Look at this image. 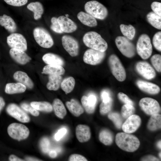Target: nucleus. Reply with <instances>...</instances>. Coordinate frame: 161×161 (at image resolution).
<instances>
[{"label": "nucleus", "instance_id": "obj_1", "mask_svg": "<svg viewBox=\"0 0 161 161\" xmlns=\"http://www.w3.org/2000/svg\"><path fill=\"white\" fill-rule=\"evenodd\" d=\"M115 142L120 148L129 152H133L136 150L140 144L139 139L136 137L125 132L117 134Z\"/></svg>", "mask_w": 161, "mask_h": 161}, {"label": "nucleus", "instance_id": "obj_2", "mask_svg": "<svg viewBox=\"0 0 161 161\" xmlns=\"http://www.w3.org/2000/svg\"><path fill=\"white\" fill-rule=\"evenodd\" d=\"M83 41L85 45L90 49L105 52L108 48V44L101 35L96 32L91 31L84 35Z\"/></svg>", "mask_w": 161, "mask_h": 161}, {"label": "nucleus", "instance_id": "obj_3", "mask_svg": "<svg viewBox=\"0 0 161 161\" xmlns=\"http://www.w3.org/2000/svg\"><path fill=\"white\" fill-rule=\"evenodd\" d=\"M86 12L95 18L100 20L105 19L108 15L107 8L102 4L95 0L88 1L84 5Z\"/></svg>", "mask_w": 161, "mask_h": 161}, {"label": "nucleus", "instance_id": "obj_4", "mask_svg": "<svg viewBox=\"0 0 161 161\" xmlns=\"http://www.w3.org/2000/svg\"><path fill=\"white\" fill-rule=\"evenodd\" d=\"M33 35L35 40L41 47L49 48L52 46L54 41L48 31L44 28L37 27L33 30Z\"/></svg>", "mask_w": 161, "mask_h": 161}, {"label": "nucleus", "instance_id": "obj_5", "mask_svg": "<svg viewBox=\"0 0 161 161\" xmlns=\"http://www.w3.org/2000/svg\"><path fill=\"white\" fill-rule=\"evenodd\" d=\"M138 54L143 59L148 58L152 52V47L149 36L143 34L139 37L136 46Z\"/></svg>", "mask_w": 161, "mask_h": 161}, {"label": "nucleus", "instance_id": "obj_6", "mask_svg": "<svg viewBox=\"0 0 161 161\" xmlns=\"http://www.w3.org/2000/svg\"><path fill=\"white\" fill-rule=\"evenodd\" d=\"M108 63L114 76L119 81H124L126 77V71L117 56L114 54L110 55L109 58Z\"/></svg>", "mask_w": 161, "mask_h": 161}, {"label": "nucleus", "instance_id": "obj_7", "mask_svg": "<svg viewBox=\"0 0 161 161\" xmlns=\"http://www.w3.org/2000/svg\"><path fill=\"white\" fill-rule=\"evenodd\" d=\"M9 135L13 139L20 140L26 139L29 136L30 131L24 125L19 123H13L7 128Z\"/></svg>", "mask_w": 161, "mask_h": 161}, {"label": "nucleus", "instance_id": "obj_8", "mask_svg": "<svg viewBox=\"0 0 161 161\" xmlns=\"http://www.w3.org/2000/svg\"><path fill=\"white\" fill-rule=\"evenodd\" d=\"M116 45L120 52L128 58L134 56L135 53L134 45L128 39L123 36H118L115 40Z\"/></svg>", "mask_w": 161, "mask_h": 161}, {"label": "nucleus", "instance_id": "obj_9", "mask_svg": "<svg viewBox=\"0 0 161 161\" xmlns=\"http://www.w3.org/2000/svg\"><path fill=\"white\" fill-rule=\"evenodd\" d=\"M105 52L89 49L85 52L83 57L84 62L88 64L96 65L101 63L105 56Z\"/></svg>", "mask_w": 161, "mask_h": 161}, {"label": "nucleus", "instance_id": "obj_10", "mask_svg": "<svg viewBox=\"0 0 161 161\" xmlns=\"http://www.w3.org/2000/svg\"><path fill=\"white\" fill-rule=\"evenodd\" d=\"M139 105L142 109L149 115L158 113L160 111L158 102L151 98L146 97L141 99L139 101Z\"/></svg>", "mask_w": 161, "mask_h": 161}, {"label": "nucleus", "instance_id": "obj_11", "mask_svg": "<svg viewBox=\"0 0 161 161\" xmlns=\"http://www.w3.org/2000/svg\"><path fill=\"white\" fill-rule=\"evenodd\" d=\"M7 43L11 48L16 49L24 51L27 49V41L22 34L13 33L7 37Z\"/></svg>", "mask_w": 161, "mask_h": 161}, {"label": "nucleus", "instance_id": "obj_12", "mask_svg": "<svg viewBox=\"0 0 161 161\" xmlns=\"http://www.w3.org/2000/svg\"><path fill=\"white\" fill-rule=\"evenodd\" d=\"M61 41L64 48L71 56L75 57L78 55L79 45L74 37L69 35H64L62 37Z\"/></svg>", "mask_w": 161, "mask_h": 161}, {"label": "nucleus", "instance_id": "obj_13", "mask_svg": "<svg viewBox=\"0 0 161 161\" xmlns=\"http://www.w3.org/2000/svg\"><path fill=\"white\" fill-rule=\"evenodd\" d=\"M7 113L11 116L22 123H27L30 118L27 114L17 105L9 104L6 109Z\"/></svg>", "mask_w": 161, "mask_h": 161}, {"label": "nucleus", "instance_id": "obj_14", "mask_svg": "<svg viewBox=\"0 0 161 161\" xmlns=\"http://www.w3.org/2000/svg\"><path fill=\"white\" fill-rule=\"evenodd\" d=\"M135 67L137 72L145 79L151 80L156 76V72L154 69L146 62H138L137 63Z\"/></svg>", "mask_w": 161, "mask_h": 161}, {"label": "nucleus", "instance_id": "obj_15", "mask_svg": "<svg viewBox=\"0 0 161 161\" xmlns=\"http://www.w3.org/2000/svg\"><path fill=\"white\" fill-rule=\"evenodd\" d=\"M141 119L138 115L133 114L127 118L123 124L122 129L124 132L128 133L134 132L140 125Z\"/></svg>", "mask_w": 161, "mask_h": 161}, {"label": "nucleus", "instance_id": "obj_16", "mask_svg": "<svg viewBox=\"0 0 161 161\" xmlns=\"http://www.w3.org/2000/svg\"><path fill=\"white\" fill-rule=\"evenodd\" d=\"M61 30L63 32L70 33L75 31L78 28L76 24L72 20L64 16L57 18Z\"/></svg>", "mask_w": 161, "mask_h": 161}, {"label": "nucleus", "instance_id": "obj_17", "mask_svg": "<svg viewBox=\"0 0 161 161\" xmlns=\"http://www.w3.org/2000/svg\"><path fill=\"white\" fill-rule=\"evenodd\" d=\"M75 134L78 141L80 143H84L88 141L91 136L89 127L87 126L79 124L76 127Z\"/></svg>", "mask_w": 161, "mask_h": 161}, {"label": "nucleus", "instance_id": "obj_18", "mask_svg": "<svg viewBox=\"0 0 161 161\" xmlns=\"http://www.w3.org/2000/svg\"><path fill=\"white\" fill-rule=\"evenodd\" d=\"M9 53L11 57L15 61L21 64H27L31 59L24 51L20 49L11 48Z\"/></svg>", "mask_w": 161, "mask_h": 161}, {"label": "nucleus", "instance_id": "obj_19", "mask_svg": "<svg viewBox=\"0 0 161 161\" xmlns=\"http://www.w3.org/2000/svg\"><path fill=\"white\" fill-rule=\"evenodd\" d=\"M136 84L140 90L149 94H157L160 91V89L158 86L151 83L138 80L137 81Z\"/></svg>", "mask_w": 161, "mask_h": 161}, {"label": "nucleus", "instance_id": "obj_20", "mask_svg": "<svg viewBox=\"0 0 161 161\" xmlns=\"http://www.w3.org/2000/svg\"><path fill=\"white\" fill-rule=\"evenodd\" d=\"M66 105L69 111L74 116L78 117L84 112V109L76 100L72 99L66 102Z\"/></svg>", "mask_w": 161, "mask_h": 161}, {"label": "nucleus", "instance_id": "obj_21", "mask_svg": "<svg viewBox=\"0 0 161 161\" xmlns=\"http://www.w3.org/2000/svg\"><path fill=\"white\" fill-rule=\"evenodd\" d=\"M0 25L10 32L12 33L16 30V24L13 19L6 14L0 16Z\"/></svg>", "mask_w": 161, "mask_h": 161}, {"label": "nucleus", "instance_id": "obj_22", "mask_svg": "<svg viewBox=\"0 0 161 161\" xmlns=\"http://www.w3.org/2000/svg\"><path fill=\"white\" fill-rule=\"evenodd\" d=\"M42 59L43 61L48 65L62 66L64 64V61L61 57L53 53L45 54L42 57Z\"/></svg>", "mask_w": 161, "mask_h": 161}, {"label": "nucleus", "instance_id": "obj_23", "mask_svg": "<svg viewBox=\"0 0 161 161\" xmlns=\"http://www.w3.org/2000/svg\"><path fill=\"white\" fill-rule=\"evenodd\" d=\"M77 17L78 19L83 24L92 27L97 26V23L95 18L89 14L83 11L78 13Z\"/></svg>", "mask_w": 161, "mask_h": 161}, {"label": "nucleus", "instance_id": "obj_24", "mask_svg": "<svg viewBox=\"0 0 161 161\" xmlns=\"http://www.w3.org/2000/svg\"><path fill=\"white\" fill-rule=\"evenodd\" d=\"M14 78L17 81L27 87L32 89L34 85L32 80L25 72L21 71H17L13 75Z\"/></svg>", "mask_w": 161, "mask_h": 161}, {"label": "nucleus", "instance_id": "obj_25", "mask_svg": "<svg viewBox=\"0 0 161 161\" xmlns=\"http://www.w3.org/2000/svg\"><path fill=\"white\" fill-rule=\"evenodd\" d=\"M27 8L34 13V18L36 20L41 18L44 12L43 5L38 1L30 3L27 5Z\"/></svg>", "mask_w": 161, "mask_h": 161}, {"label": "nucleus", "instance_id": "obj_26", "mask_svg": "<svg viewBox=\"0 0 161 161\" xmlns=\"http://www.w3.org/2000/svg\"><path fill=\"white\" fill-rule=\"evenodd\" d=\"M26 86L20 83H9L6 86L5 92L8 94H14L24 92Z\"/></svg>", "mask_w": 161, "mask_h": 161}, {"label": "nucleus", "instance_id": "obj_27", "mask_svg": "<svg viewBox=\"0 0 161 161\" xmlns=\"http://www.w3.org/2000/svg\"><path fill=\"white\" fill-rule=\"evenodd\" d=\"M52 107L56 115L61 119H63L66 114V110L62 101L56 98L53 101Z\"/></svg>", "mask_w": 161, "mask_h": 161}, {"label": "nucleus", "instance_id": "obj_28", "mask_svg": "<svg viewBox=\"0 0 161 161\" xmlns=\"http://www.w3.org/2000/svg\"><path fill=\"white\" fill-rule=\"evenodd\" d=\"M62 80V77L60 75H50L47 87L50 90H57L61 86Z\"/></svg>", "mask_w": 161, "mask_h": 161}, {"label": "nucleus", "instance_id": "obj_29", "mask_svg": "<svg viewBox=\"0 0 161 161\" xmlns=\"http://www.w3.org/2000/svg\"><path fill=\"white\" fill-rule=\"evenodd\" d=\"M148 129L151 131L157 130L161 128V115L159 113L151 115L147 126Z\"/></svg>", "mask_w": 161, "mask_h": 161}, {"label": "nucleus", "instance_id": "obj_30", "mask_svg": "<svg viewBox=\"0 0 161 161\" xmlns=\"http://www.w3.org/2000/svg\"><path fill=\"white\" fill-rule=\"evenodd\" d=\"M65 72V70L62 66L47 65L44 67L42 73L49 75H61L64 74Z\"/></svg>", "mask_w": 161, "mask_h": 161}, {"label": "nucleus", "instance_id": "obj_31", "mask_svg": "<svg viewBox=\"0 0 161 161\" xmlns=\"http://www.w3.org/2000/svg\"><path fill=\"white\" fill-rule=\"evenodd\" d=\"M75 80L72 77H69L64 79L61 82V86L62 90L66 94L71 92L73 89Z\"/></svg>", "mask_w": 161, "mask_h": 161}, {"label": "nucleus", "instance_id": "obj_32", "mask_svg": "<svg viewBox=\"0 0 161 161\" xmlns=\"http://www.w3.org/2000/svg\"><path fill=\"white\" fill-rule=\"evenodd\" d=\"M99 139L100 142L105 145H110L113 142V136L110 131L107 129H104L100 132Z\"/></svg>", "mask_w": 161, "mask_h": 161}, {"label": "nucleus", "instance_id": "obj_33", "mask_svg": "<svg viewBox=\"0 0 161 161\" xmlns=\"http://www.w3.org/2000/svg\"><path fill=\"white\" fill-rule=\"evenodd\" d=\"M161 16L153 12L149 13L146 18L148 22L153 27L159 30L161 29Z\"/></svg>", "mask_w": 161, "mask_h": 161}, {"label": "nucleus", "instance_id": "obj_34", "mask_svg": "<svg viewBox=\"0 0 161 161\" xmlns=\"http://www.w3.org/2000/svg\"><path fill=\"white\" fill-rule=\"evenodd\" d=\"M30 105L38 110L47 112H50L53 110L51 104L46 101H33L30 103Z\"/></svg>", "mask_w": 161, "mask_h": 161}, {"label": "nucleus", "instance_id": "obj_35", "mask_svg": "<svg viewBox=\"0 0 161 161\" xmlns=\"http://www.w3.org/2000/svg\"><path fill=\"white\" fill-rule=\"evenodd\" d=\"M122 34L128 39L132 40L134 37L136 31L134 27L131 25L121 24L120 26Z\"/></svg>", "mask_w": 161, "mask_h": 161}, {"label": "nucleus", "instance_id": "obj_36", "mask_svg": "<svg viewBox=\"0 0 161 161\" xmlns=\"http://www.w3.org/2000/svg\"><path fill=\"white\" fill-rule=\"evenodd\" d=\"M135 111V109L133 105L125 104L121 108V115L123 118L127 119L133 114Z\"/></svg>", "mask_w": 161, "mask_h": 161}, {"label": "nucleus", "instance_id": "obj_37", "mask_svg": "<svg viewBox=\"0 0 161 161\" xmlns=\"http://www.w3.org/2000/svg\"><path fill=\"white\" fill-rule=\"evenodd\" d=\"M108 117L112 120L116 127L120 129L123 124V120L120 114L117 112H111L108 115Z\"/></svg>", "mask_w": 161, "mask_h": 161}, {"label": "nucleus", "instance_id": "obj_38", "mask_svg": "<svg viewBox=\"0 0 161 161\" xmlns=\"http://www.w3.org/2000/svg\"><path fill=\"white\" fill-rule=\"evenodd\" d=\"M81 101L84 109L87 113L92 114L94 112L95 106H92L88 103L87 96L85 95L82 96Z\"/></svg>", "mask_w": 161, "mask_h": 161}, {"label": "nucleus", "instance_id": "obj_39", "mask_svg": "<svg viewBox=\"0 0 161 161\" xmlns=\"http://www.w3.org/2000/svg\"><path fill=\"white\" fill-rule=\"evenodd\" d=\"M151 63L156 70L159 72L161 71V56L158 54L154 55L151 58Z\"/></svg>", "mask_w": 161, "mask_h": 161}, {"label": "nucleus", "instance_id": "obj_40", "mask_svg": "<svg viewBox=\"0 0 161 161\" xmlns=\"http://www.w3.org/2000/svg\"><path fill=\"white\" fill-rule=\"evenodd\" d=\"M112 104V100L111 98L110 100L107 102H102L100 106V112L102 115H105L109 112L111 110Z\"/></svg>", "mask_w": 161, "mask_h": 161}, {"label": "nucleus", "instance_id": "obj_41", "mask_svg": "<svg viewBox=\"0 0 161 161\" xmlns=\"http://www.w3.org/2000/svg\"><path fill=\"white\" fill-rule=\"evenodd\" d=\"M153 43L154 47L158 51H161V32H156L153 38Z\"/></svg>", "mask_w": 161, "mask_h": 161}, {"label": "nucleus", "instance_id": "obj_42", "mask_svg": "<svg viewBox=\"0 0 161 161\" xmlns=\"http://www.w3.org/2000/svg\"><path fill=\"white\" fill-rule=\"evenodd\" d=\"M40 146L42 151L44 153H48L49 150L50 142L47 137L42 138L40 140Z\"/></svg>", "mask_w": 161, "mask_h": 161}, {"label": "nucleus", "instance_id": "obj_43", "mask_svg": "<svg viewBox=\"0 0 161 161\" xmlns=\"http://www.w3.org/2000/svg\"><path fill=\"white\" fill-rule=\"evenodd\" d=\"M51 21V29L54 32L58 33H62L63 32L61 30L57 18L55 17L52 18Z\"/></svg>", "mask_w": 161, "mask_h": 161}, {"label": "nucleus", "instance_id": "obj_44", "mask_svg": "<svg viewBox=\"0 0 161 161\" xmlns=\"http://www.w3.org/2000/svg\"><path fill=\"white\" fill-rule=\"evenodd\" d=\"M21 106L23 109L34 116H37L39 115V113L38 110L27 103H22L21 105Z\"/></svg>", "mask_w": 161, "mask_h": 161}, {"label": "nucleus", "instance_id": "obj_45", "mask_svg": "<svg viewBox=\"0 0 161 161\" xmlns=\"http://www.w3.org/2000/svg\"><path fill=\"white\" fill-rule=\"evenodd\" d=\"M7 4L15 7H20L26 4L28 0H4Z\"/></svg>", "mask_w": 161, "mask_h": 161}, {"label": "nucleus", "instance_id": "obj_46", "mask_svg": "<svg viewBox=\"0 0 161 161\" xmlns=\"http://www.w3.org/2000/svg\"><path fill=\"white\" fill-rule=\"evenodd\" d=\"M119 99L125 104H130L133 106L134 103L127 95L124 93L120 92L117 95Z\"/></svg>", "mask_w": 161, "mask_h": 161}, {"label": "nucleus", "instance_id": "obj_47", "mask_svg": "<svg viewBox=\"0 0 161 161\" xmlns=\"http://www.w3.org/2000/svg\"><path fill=\"white\" fill-rule=\"evenodd\" d=\"M151 7L154 13L161 16V3L154 1L151 4Z\"/></svg>", "mask_w": 161, "mask_h": 161}, {"label": "nucleus", "instance_id": "obj_48", "mask_svg": "<svg viewBox=\"0 0 161 161\" xmlns=\"http://www.w3.org/2000/svg\"><path fill=\"white\" fill-rule=\"evenodd\" d=\"M68 160L69 161H87L88 160L86 157L81 155L73 154L70 156Z\"/></svg>", "mask_w": 161, "mask_h": 161}, {"label": "nucleus", "instance_id": "obj_49", "mask_svg": "<svg viewBox=\"0 0 161 161\" xmlns=\"http://www.w3.org/2000/svg\"><path fill=\"white\" fill-rule=\"evenodd\" d=\"M66 129L64 128L59 130L55 135V139L57 141L60 140L66 134Z\"/></svg>", "mask_w": 161, "mask_h": 161}, {"label": "nucleus", "instance_id": "obj_50", "mask_svg": "<svg viewBox=\"0 0 161 161\" xmlns=\"http://www.w3.org/2000/svg\"><path fill=\"white\" fill-rule=\"evenodd\" d=\"M87 101L88 103L90 105L93 106H96V98L93 95H90L87 97Z\"/></svg>", "mask_w": 161, "mask_h": 161}, {"label": "nucleus", "instance_id": "obj_51", "mask_svg": "<svg viewBox=\"0 0 161 161\" xmlns=\"http://www.w3.org/2000/svg\"><path fill=\"white\" fill-rule=\"evenodd\" d=\"M101 97L102 102H109L111 98L110 97L109 93L106 91H103L101 94Z\"/></svg>", "mask_w": 161, "mask_h": 161}, {"label": "nucleus", "instance_id": "obj_52", "mask_svg": "<svg viewBox=\"0 0 161 161\" xmlns=\"http://www.w3.org/2000/svg\"><path fill=\"white\" fill-rule=\"evenodd\" d=\"M142 161H159L157 157L151 155L143 157L142 159Z\"/></svg>", "mask_w": 161, "mask_h": 161}, {"label": "nucleus", "instance_id": "obj_53", "mask_svg": "<svg viewBox=\"0 0 161 161\" xmlns=\"http://www.w3.org/2000/svg\"><path fill=\"white\" fill-rule=\"evenodd\" d=\"M10 161H24L21 158H18L14 155H10L9 158Z\"/></svg>", "mask_w": 161, "mask_h": 161}, {"label": "nucleus", "instance_id": "obj_54", "mask_svg": "<svg viewBox=\"0 0 161 161\" xmlns=\"http://www.w3.org/2000/svg\"><path fill=\"white\" fill-rule=\"evenodd\" d=\"M49 154L50 157L52 158H55L57 156V153L55 150H51L49 153Z\"/></svg>", "mask_w": 161, "mask_h": 161}, {"label": "nucleus", "instance_id": "obj_55", "mask_svg": "<svg viewBox=\"0 0 161 161\" xmlns=\"http://www.w3.org/2000/svg\"><path fill=\"white\" fill-rule=\"evenodd\" d=\"M5 102L3 98L0 97V113L5 105Z\"/></svg>", "mask_w": 161, "mask_h": 161}, {"label": "nucleus", "instance_id": "obj_56", "mask_svg": "<svg viewBox=\"0 0 161 161\" xmlns=\"http://www.w3.org/2000/svg\"><path fill=\"white\" fill-rule=\"evenodd\" d=\"M25 159L27 161H41L37 159L30 157H26Z\"/></svg>", "mask_w": 161, "mask_h": 161}, {"label": "nucleus", "instance_id": "obj_57", "mask_svg": "<svg viewBox=\"0 0 161 161\" xmlns=\"http://www.w3.org/2000/svg\"><path fill=\"white\" fill-rule=\"evenodd\" d=\"M161 140H160L157 143V146L160 149H161Z\"/></svg>", "mask_w": 161, "mask_h": 161}, {"label": "nucleus", "instance_id": "obj_58", "mask_svg": "<svg viewBox=\"0 0 161 161\" xmlns=\"http://www.w3.org/2000/svg\"><path fill=\"white\" fill-rule=\"evenodd\" d=\"M65 16H66L67 17H68L69 16V15L68 14H66L65 15Z\"/></svg>", "mask_w": 161, "mask_h": 161}, {"label": "nucleus", "instance_id": "obj_59", "mask_svg": "<svg viewBox=\"0 0 161 161\" xmlns=\"http://www.w3.org/2000/svg\"><path fill=\"white\" fill-rule=\"evenodd\" d=\"M159 156L160 158H161V152L159 154Z\"/></svg>", "mask_w": 161, "mask_h": 161}]
</instances>
